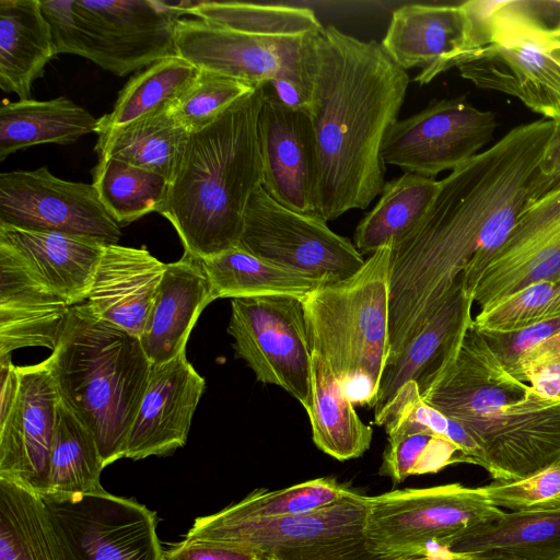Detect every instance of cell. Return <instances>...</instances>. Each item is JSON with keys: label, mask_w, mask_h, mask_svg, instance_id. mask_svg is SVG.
<instances>
[{"label": "cell", "mask_w": 560, "mask_h": 560, "mask_svg": "<svg viewBox=\"0 0 560 560\" xmlns=\"http://www.w3.org/2000/svg\"><path fill=\"white\" fill-rule=\"evenodd\" d=\"M559 124L541 118L508 131L452 171L417 228L393 245L389 358L464 276L471 296L485 267L517 221L560 184L545 162Z\"/></svg>", "instance_id": "cell-1"}, {"label": "cell", "mask_w": 560, "mask_h": 560, "mask_svg": "<svg viewBox=\"0 0 560 560\" xmlns=\"http://www.w3.org/2000/svg\"><path fill=\"white\" fill-rule=\"evenodd\" d=\"M409 85L375 40L329 25L315 45L307 112L316 141V217L334 221L366 209L385 185L382 145Z\"/></svg>", "instance_id": "cell-2"}, {"label": "cell", "mask_w": 560, "mask_h": 560, "mask_svg": "<svg viewBox=\"0 0 560 560\" xmlns=\"http://www.w3.org/2000/svg\"><path fill=\"white\" fill-rule=\"evenodd\" d=\"M176 52L200 70L268 86L284 105L308 108L315 45L324 26L305 7L180 1Z\"/></svg>", "instance_id": "cell-3"}, {"label": "cell", "mask_w": 560, "mask_h": 560, "mask_svg": "<svg viewBox=\"0 0 560 560\" xmlns=\"http://www.w3.org/2000/svg\"><path fill=\"white\" fill-rule=\"evenodd\" d=\"M262 88L230 106L208 127L190 132L159 210L185 252L200 259L238 244L246 207L262 187L258 140Z\"/></svg>", "instance_id": "cell-4"}, {"label": "cell", "mask_w": 560, "mask_h": 560, "mask_svg": "<svg viewBox=\"0 0 560 560\" xmlns=\"http://www.w3.org/2000/svg\"><path fill=\"white\" fill-rule=\"evenodd\" d=\"M60 399L94 435L104 466L125 457L152 363L138 337L74 305L47 358Z\"/></svg>", "instance_id": "cell-5"}, {"label": "cell", "mask_w": 560, "mask_h": 560, "mask_svg": "<svg viewBox=\"0 0 560 560\" xmlns=\"http://www.w3.org/2000/svg\"><path fill=\"white\" fill-rule=\"evenodd\" d=\"M471 51L456 67L479 89L508 94L560 125V1L463 2Z\"/></svg>", "instance_id": "cell-6"}, {"label": "cell", "mask_w": 560, "mask_h": 560, "mask_svg": "<svg viewBox=\"0 0 560 560\" xmlns=\"http://www.w3.org/2000/svg\"><path fill=\"white\" fill-rule=\"evenodd\" d=\"M393 243L351 277L327 282L303 302L308 346L330 366L354 405L374 407L389 357Z\"/></svg>", "instance_id": "cell-7"}, {"label": "cell", "mask_w": 560, "mask_h": 560, "mask_svg": "<svg viewBox=\"0 0 560 560\" xmlns=\"http://www.w3.org/2000/svg\"><path fill=\"white\" fill-rule=\"evenodd\" d=\"M369 499L357 490L319 510L283 518L197 517L185 538L252 549L278 560H383L366 542Z\"/></svg>", "instance_id": "cell-8"}, {"label": "cell", "mask_w": 560, "mask_h": 560, "mask_svg": "<svg viewBox=\"0 0 560 560\" xmlns=\"http://www.w3.org/2000/svg\"><path fill=\"white\" fill-rule=\"evenodd\" d=\"M505 512L462 483L406 488L370 497L365 536L382 557L433 556Z\"/></svg>", "instance_id": "cell-9"}, {"label": "cell", "mask_w": 560, "mask_h": 560, "mask_svg": "<svg viewBox=\"0 0 560 560\" xmlns=\"http://www.w3.org/2000/svg\"><path fill=\"white\" fill-rule=\"evenodd\" d=\"M228 332L235 355L257 381L283 388L306 408L311 394L312 352L301 299L267 295L232 299Z\"/></svg>", "instance_id": "cell-10"}, {"label": "cell", "mask_w": 560, "mask_h": 560, "mask_svg": "<svg viewBox=\"0 0 560 560\" xmlns=\"http://www.w3.org/2000/svg\"><path fill=\"white\" fill-rule=\"evenodd\" d=\"M238 246L282 267L335 282L365 262L354 244L327 222L291 210L260 187L245 210Z\"/></svg>", "instance_id": "cell-11"}, {"label": "cell", "mask_w": 560, "mask_h": 560, "mask_svg": "<svg viewBox=\"0 0 560 560\" xmlns=\"http://www.w3.org/2000/svg\"><path fill=\"white\" fill-rule=\"evenodd\" d=\"M69 560H162L155 512L106 490L40 495Z\"/></svg>", "instance_id": "cell-12"}, {"label": "cell", "mask_w": 560, "mask_h": 560, "mask_svg": "<svg viewBox=\"0 0 560 560\" xmlns=\"http://www.w3.org/2000/svg\"><path fill=\"white\" fill-rule=\"evenodd\" d=\"M82 31L81 57L118 77L175 56L176 2L73 0Z\"/></svg>", "instance_id": "cell-13"}, {"label": "cell", "mask_w": 560, "mask_h": 560, "mask_svg": "<svg viewBox=\"0 0 560 560\" xmlns=\"http://www.w3.org/2000/svg\"><path fill=\"white\" fill-rule=\"evenodd\" d=\"M497 127L492 112L475 107L465 96L432 100L389 128L382 159L405 173L435 178L482 152Z\"/></svg>", "instance_id": "cell-14"}, {"label": "cell", "mask_w": 560, "mask_h": 560, "mask_svg": "<svg viewBox=\"0 0 560 560\" xmlns=\"http://www.w3.org/2000/svg\"><path fill=\"white\" fill-rule=\"evenodd\" d=\"M0 224L117 244L121 226L95 187L52 175L46 166L0 174Z\"/></svg>", "instance_id": "cell-15"}, {"label": "cell", "mask_w": 560, "mask_h": 560, "mask_svg": "<svg viewBox=\"0 0 560 560\" xmlns=\"http://www.w3.org/2000/svg\"><path fill=\"white\" fill-rule=\"evenodd\" d=\"M258 140L262 188L282 206L316 217L318 162L308 112L284 105L264 86Z\"/></svg>", "instance_id": "cell-16"}, {"label": "cell", "mask_w": 560, "mask_h": 560, "mask_svg": "<svg viewBox=\"0 0 560 560\" xmlns=\"http://www.w3.org/2000/svg\"><path fill=\"white\" fill-rule=\"evenodd\" d=\"M560 278V184L530 207L493 254L471 294L480 308Z\"/></svg>", "instance_id": "cell-17"}, {"label": "cell", "mask_w": 560, "mask_h": 560, "mask_svg": "<svg viewBox=\"0 0 560 560\" xmlns=\"http://www.w3.org/2000/svg\"><path fill=\"white\" fill-rule=\"evenodd\" d=\"M18 369L16 399L0 422V478L42 495L46 491L59 394L47 359Z\"/></svg>", "instance_id": "cell-18"}, {"label": "cell", "mask_w": 560, "mask_h": 560, "mask_svg": "<svg viewBox=\"0 0 560 560\" xmlns=\"http://www.w3.org/2000/svg\"><path fill=\"white\" fill-rule=\"evenodd\" d=\"M474 300L464 276L436 311L415 331L383 370L374 419L378 418L399 389L413 382L422 398L455 360L468 328L474 324Z\"/></svg>", "instance_id": "cell-19"}, {"label": "cell", "mask_w": 560, "mask_h": 560, "mask_svg": "<svg viewBox=\"0 0 560 560\" xmlns=\"http://www.w3.org/2000/svg\"><path fill=\"white\" fill-rule=\"evenodd\" d=\"M205 386V378L189 363L186 351L152 364L125 457L138 460L166 456L184 446Z\"/></svg>", "instance_id": "cell-20"}, {"label": "cell", "mask_w": 560, "mask_h": 560, "mask_svg": "<svg viewBox=\"0 0 560 560\" xmlns=\"http://www.w3.org/2000/svg\"><path fill=\"white\" fill-rule=\"evenodd\" d=\"M381 45L402 70L419 68L413 81L427 84L456 68L471 50L464 5L412 3L397 8Z\"/></svg>", "instance_id": "cell-21"}, {"label": "cell", "mask_w": 560, "mask_h": 560, "mask_svg": "<svg viewBox=\"0 0 560 560\" xmlns=\"http://www.w3.org/2000/svg\"><path fill=\"white\" fill-rule=\"evenodd\" d=\"M165 269L144 248L107 245L86 303L100 319L140 338Z\"/></svg>", "instance_id": "cell-22"}, {"label": "cell", "mask_w": 560, "mask_h": 560, "mask_svg": "<svg viewBox=\"0 0 560 560\" xmlns=\"http://www.w3.org/2000/svg\"><path fill=\"white\" fill-rule=\"evenodd\" d=\"M105 246L89 238L0 224V248L71 307L86 302Z\"/></svg>", "instance_id": "cell-23"}, {"label": "cell", "mask_w": 560, "mask_h": 560, "mask_svg": "<svg viewBox=\"0 0 560 560\" xmlns=\"http://www.w3.org/2000/svg\"><path fill=\"white\" fill-rule=\"evenodd\" d=\"M69 306L0 248V358L26 347L56 348Z\"/></svg>", "instance_id": "cell-24"}, {"label": "cell", "mask_w": 560, "mask_h": 560, "mask_svg": "<svg viewBox=\"0 0 560 560\" xmlns=\"http://www.w3.org/2000/svg\"><path fill=\"white\" fill-rule=\"evenodd\" d=\"M202 259L184 252L166 264L141 345L152 364H160L186 351L192 327L203 308L214 301Z\"/></svg>", "instance_id": "cell-25"}, {"label": "cell", "mask_w": 560, "mask_h": 560, "mask_svg": "<svg viewBox=\"0 0 560 560\" xmlns=\"http://www.w3.org/2000/svg\"><path fill=\"white\" fill-rule=\"evenodd\" d=\"M57 55L40 0H0V88L28 100Z\"/></svg>", "instance_id": "cell-26"}, {"label": "cell", "mask_w": 560, "mask_h": 560, "mask_svg": "<svg viewBox=\"0 0 560 560\" xmlns=\"http://www.w3.org/2000/svg\"><path fill=\"white\" fill-rule=\"evenodd\" d=\"M305 410L313 441L325 454L343 462L369 450L372 427L362 422L342 384L316 353H312L311 394Z\"/></svg>", "instance_id": "cell-27"}, {"label": "cell", "mask_w": 560, "mask_h": 560, "mask_svg": "<svg viewBox=\"0 0 560 560\" xmlns=\"http://www.w3.org/2000/svg\"><path fill=\"white\" fill-rule=\"evenodd\" d=\"M97 121L65 96L49 101H4L0 106V161L36 144L74 143L95 132Z\"/></svg>", "instance_id": "cell-28"}, {"label": "cell", "mask_w": 560, "mask_h": 560, "mask_svg": "<svg viewBox=\"0 0 560 560\" xmlns=\"http://www.w3.org/2000/svg\"><path fill=\"white\" fill-rule=\"evenodd\" d=\"M171 107H160L122 127L98 133L94 148L98 158H112L151 171L170 183L189 137Z\"/></svg>", "instance_id": "cell-29"}, {"label": "cell", "mask_w": 560, "mask_h": 560, "mask_svg": "<svg viewBox=\"0 0 560 560\" xmlns=\"http://www.w3.org/2000/svg\"><path fill=\"white\" fill-rule=\"evenodd\" d=\"M448 551L494 553L515 560H560V509L504 513L459 536Z\"/></svg>", "instance_id": "cell-30"}, {"label": "cell", "mask_w": 560, "mask_h": 560, "mask_svg": "<svg viewBox=\"0 0 560 560\" xmlns=\"http://www.w3.org/2000/svg\"><path fill=\"white\" fill-rule=\"evenodd\" d=\"M202 264L214 299L290 295L304 300L328 282L265 260L238 245Z\"/></svg>", "instance_id": "cell-31"}, {"label": "cell", "mask_w": 560, "mask_h": 560, "mask_svg": "<svg viewBox=\"0 0 560 560\" xmlns=\"http://www.w3.org/2000/svg\"><path fill=\"white\" fill-rule=\"evenodd\" d=\"M439 188L440 180L413 173L385 183L378 201L357 225V249L372 255L388 243L401 242L421 222Z\"/></svg>", "instance_id": "cell-32"}, {"label": "cell", "mask_w": 560, "mask_h": 560, "mask_svg": "<svg viewBox=\"0 0 560 560\" xmlns=\"http://www.w3.org/2000/svg\"><path fill=\"white\" fill-rule=\"evenodd\" d=\"M0 560H69L42 497L0 478Z\"/></svg>", "instance_id": "cell-33"}, {"label": "cell", "mask_w": 560, "mask_h": 560, "mask_svg": "<svg viewBox=\"0 0 560 560\" xmlns=\"http://www.w3.org/2000/svg\"><path fill=\"white\" fill-rule=\"evenodd\" d=\"M103 468L94 435L59 397L44 494L104 491L100 479Z\"/></svg>", "instance_id": "cell-34"}, {"label": "cell", "mask_w": 560, "mask_h": 560, "mask_svg": "<svg viewBox=\"0 0 560 560\" xmlns=\"http://www.w3.org/2000/svg\"><path fill=\"white\" fill-rule=\"evenodd\" d=\"M199 72V68L178 55L144 68L119 92L113 110L98 118L95 133L122 127L160 107L173 105Z\"/></svg>", "instance_id": "cell-35"}, {"label": "cell", "mask_w": 560, "mask_h": 560, "mask_svg": "<svg viewBox=\"0 0 560 560\" xmlns=\"http://www.w3.org/2000/svg\"><path fill=\"white\" fill-rule=\"evenodd\" d=\"M383 425L387 445L380 475L390 478L395 485L410 476L435 474L453 464H467L454 443L408 419L389 417Z\"/></svg>", "instance_id": "cell-36"}, {"label": "cell", "mask_w": 560, "mask_h": 560, "mask_svg": "<svg viewBox=\"0 0 560 560\" xmlns=\"http://www.w3.org/2000/svg\"><path fill=\"white\" fill-rule=\"evenodd\" d=\"M91 173L103 206L121 228L159 212L170 184L156 173L106 156L98 158Z\"/></svg>", "instance_id": "cell-37"}, {"label": "cell", "mask_w": 560, "mask_h": 560, "mask_svg": "<svg viewBox=\"0 0 560 560\" xmlns=\"http://www.w3.org/2000/svg\"><path fill=\"white\" fill-rule=\"evenodd\" d=\"M354 491L336 478L322 477L279 490L256 489L209 516L221 522L296 516L327 506Z\"/></svg>", "instance_id": "cell-38"}, {"label": "cell", "mask_w": 560, "mask_h": 560, "mask_svg": "<svg viewBox=\"0 0 560 560\" xmlns=\"http://www.w3.org/2000/svg\"><path fill=\"white\" fill-rule=\"evenodd\" d=\"M560 317V278L532 283L480 308L474 318L481 332H506Z\"/></svg>", "instance_id": "cell-39"}, {"label": "cell", "mask_w": 560, "mask_h": 560, "mask_svg": "<svg viewBox=\"0 0 560 560\" xmlns=\"http://www.w3.org/2000/svg\"><path fill=\"white\" fill-rule=\"evenodd\" d=\"M254 90L230 77L200 70L194 83L172 105L171 112L189 133L195 132L211 125Z\"/></svg>", "instance_id": "cell-40"}, {"label": "cell", "mask_w": 560, "mask_h": 560, "mask_svg": "<svg viewBox=\"0 0 560 560\" xmlns=\"http://www.w3.org/2000/svg\"><path fill=\"white\" fill-rule=\"evenodd\" d=\"M389 417L408 419L454 443L463 453L467 464L482 467V452L469 432L456 420L429 405L419 394L413 382L405 384L382 415L374 419L383 425Z\"/></svg>", "instance_id": "cell-41"}, {"label": "cell", "mask_w": 560, "mask_h": 560, "mask_svg": "<svg viewBox=\"0 0 560 560\" xmlns=\"http://www.w3.org/2000/svg\"><path fill=\"white\" fill-rule=\"evenodd\" d=\"M479 489L493 505L512 512L560 509V457L523 479L493 480Z\"/></svg>", "instance_id": "cell-42"}, {"label": "cell", "mask_w": 560, "mask_h": 560, "mask_svg": "<svg viewBox=\"0 0 560 560\" xmlns=\"http://www.w3.org/2000/svg\"><path fill=\"white\" fill-rule=\"evenodd\" d=\"M509 371L537 395L560 399V331L522 354Z\"/></svg>", "instance_id": "cell-43"}, {"label": "cell", "mask_w": 560, "mask_h": 560, "mask_svg": "<svg viewBox=\"0 0 560 560\" xmlns=\"http://www.w3.org/2000/svg\"><path fill=\"white\" fill-rule=\"evenodd\" d=\"M560 331V317L506 332H482L506 369L530 348ZM481 332V331H480Z\"/></svg>", "instance_id": "cell-44"}, {"label": "cell", "mask_w": 560, "mask_h": 560, "mask_svg": "<svg viewBox=\"0 0 560 560\" xmlns=\"http://www.w3.org/2000/svg\"><path fill=\"white\" fill-rule=\"evenodd\" d=\"M252 549L184 538L163 550L162 560H261Z\"/></svg>", "instance_id": "cell-45"}, {"label": "cell", "mask_w": 560, "mask_h": 560, "mask_svg": "<svg viewBox=\"0 0 560 560\" xmlns=\"http://www.w3.org/2000/svg\"><path fill=\"white\" fill-rule=\"evenodd\" d=\"M0 375H1V412L0 422L10 413L19 390V369L13 365L11 355L0 358Z\"/></svg>", "instance_id": "cell-46"}, {"label": "cell", "mask_w": 560, "mask_h": 560, "mask_svg": "<svg viewBox=\"0 0 560 560\" xmlns=\"http://www.w3.org/2000/svg\"><path fill=\"white\" fill-rule=\"evenodd\" d=\"M435 560H515L494 553H456L448 550L436 553Z\"/></svg>", "instance_id": "cell-47"}, {"label": "cell", "mask_w": 560, "mask_h": 560, "mask_svg": "<svg viewBox=\"0 0 560 560\" xmlns=\"http://www.w3.org/2000/svg\"><path fill=\"white\" fill-rule=\"evenodd\" d=\"M545 170L549 174L560 175V125L546 158Z\"/></svg>", "instance_id": "cell-48"}, {"label": "cell", "mask_w": 560, "mask_h": 560, "mask_svg": "<svg viewBox=\"0 0 560 560\" xmlns=\"http://www.w3.org/2000/svg\"><path fill=\"white\" fill-rule=\"evenodd\" d=\"M436 555L433 556H401V557H389L383 560H435Z\"/></svg>", "instance_id": "cell-49"}, {"label": "cell", "mask_w": 560, "mask_h": 560, "mask_svg": "<svg viewBox=\"0 0 560 560\" xmlns=\"http://www.w3.org/2000/svg\"><path fill=\"white\" fill-rule=\"evenodd\" d=\"M261 560H278V559L272 555H264Z\"/></svg>", "instance_id": "cell-50"}]
</instances>
